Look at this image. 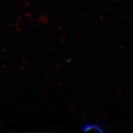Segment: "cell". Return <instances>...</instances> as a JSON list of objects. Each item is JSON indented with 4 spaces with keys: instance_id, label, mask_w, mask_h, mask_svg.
I'll return each mask as SVG.
<instances>
[{
    "instance_id": "cell-1",
    "label": "cell",
    "mask_w": 133,
    "mask_h": 133,
    "mask_svg": "<svg viewBox=\"0 0 133 133\" xmlns=\"http://www.w3.org/2000/svg\"><path fill=\"white\" fill-rule=\"evenodd\" d=\"M82 131H99V132H102L104 131V128L96 124V123H92V122H89L85 124H84L82 126Z\"/></svg>"
}]
</instances>
